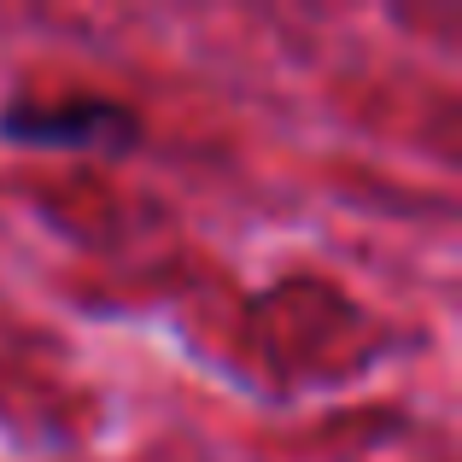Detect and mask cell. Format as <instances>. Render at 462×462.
<instances>
[{
    "label": "cell",
    "mask_w": 462,
    "mask_h": 462,
    "mask_svg": "<svg viewBox=\"0 0 462 462\" xmlns=\"http://www.w3.org/2000/svg\"><path fill=\"white\" fill-rule=\"evenodd\" d=\"M0 141L30 152H106L129 158L141 147V112L106 94H77V100H12L0 106Z\"/></svg>",
    "instance_id": "1"
}]
</instances>
